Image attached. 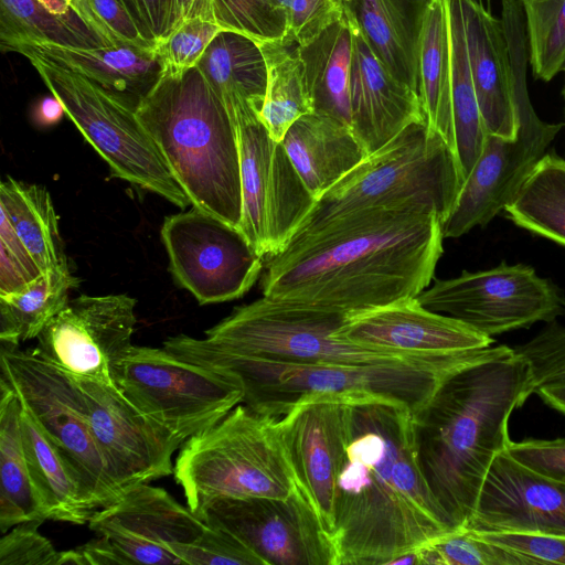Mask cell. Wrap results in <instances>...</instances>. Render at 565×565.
I'll return each mask as SVG.
<instances>
[{"label":"cell","instance_id":"30","mask_svg":"<svg viewBox=\"0 0 565 565\" xmlns=\"http://www.w3.org/2000/svg\"><path fill=\"white\" fill-rule=\"evenodd\" d=\"M313 111L333 117L351 128L350 75L352 63L351 12L307 45L299 46Z\"/></svg>","mask_w":565,"mask_h":565},{"label":"cell","instance_id":"31","mask_svg":"<svg viewBox=\"0 0 565 565\" xmlns=\"http://www.w3.org/2000/svg\"><path fill=\"white\" fill-rule=\"evenodd\" d=\"M417 67L418 93L426 122L455 151L450 34L446 0H427L425 4L418 39Z\"/></svg>","mask_w":565,"mask_h":565},{"label":"cell","instance_id":"52","mask_svg":"<svg viewBox=\"0 0 565 565\" xmlns=\"http://www.w3.org/2000/svg\"><path fill=\"white\" fill-rule=\"evenodd\" d=\"M63 564L108 565L126 564V562L111 543L99 535L74 550L62 551L58 565Z\"/></svg>","mask_w":565,"mask_h":565},{"label":"cell","instance_id":"38","mask_svg":"<svg viewBox=\"0 0 565 565\" xmlns=\"http://www.w3.org/2000/svg\"><path fill=\"white\" fill-rule=\"evenodd\" d=\"M72 47L106 46L53 15L39 0H0V45L3 52H18L32 45Z\"/></svg>","mask_w":565,"mask_h":565},{"label":"cell","instance_id":"17","mask_svg":"<svg viewBox=\"0 0 565 565\" xmlns=\"http://www.w3.org/2000/svg\"><path fill=\"white\" fill-rule=\"evenodd\" d=\"M515 138L487 135L482 151L443 222L444 238H457L488 225L503 212L561 131L542 120L531 102L516 105Z\"/></svg>","mask_w":565,"mask_h":565},{"label":"cell","instance_id":"32","mask_svg":"<svg viewBox=\"0 0 565 565\" xmlns=\"http://www.w3.org/2000/svg\"><path fill=\"white\" fill-rule=\"evenodd\" d=\"M22 405L0 379V530L29 521L45 522L30 476L21 431Z\"/></svg>","mask_w":565,"mask_h":565},{"label":"cell","instance_id":"16","mask_svg":"<svg viewBox=\"0 0 565 565\" xmlns=\"http://www.w3.org/2000/svg\"><path fill=\"white\" fill-rule=\"evenodd\" d=\"M200 519L236 535L266 565H337L332 540L300 488L286 499H218Z\"/></svg>","mask_w":565,"mask_h":565},{"label":"cell","instance_id":"37","mask_svg":"<svg viewBox=\"0 0 565 565\" xmlns=\"http://www.w3.org/2000/svg\"><path fill=\"white\" fill-rule=\"evenodd\" d=\"M78 285L68 264L42 274L25 289L0 296L1 343L19 347L38 338L44 327L66 306L68 292Z\"/></svg>","mask_w":565,"mask_h":565},{"label":"cell","instance_id":"44","mask_svg":"<svg viewBox=\"0 0 565 565\" xmlns=\"http://www.w3.org/2000/svg\"><path fill=\"white\" fill-rule=\"evenodd\" d=\"M513 349L530 365L533 394L539 385L565 377V326L547 323L531 340Z\"/></svg>","mask_w":565,"mask_h":565},{"label":"cell","instance_id":"45","mask_svg":"<svg viewBox=\"0 0 565 565\" xmlns=\"http://www.w3.org/2000/svg\"><path fill=\"white\" fill-rule=\"evenodd\" d=\"M42 271L21 241L11 222L1 212L0 221V296L25 289Z\"/></svg>","mask_w":565,"mask_h":565},{"label":"cell","instance_id":"15","mask_svg":"<svg viewBox=\"0 0 565 565\" xmlns=\"http://www.w3.org/2000/svg\"><path fill=\"white\" fill-rule=\"evenodd\" d=\"M70 376L109 477L122 492L173 473L172 456L183 444L175 434L140 411L115 384Z\"/></svg>","mask_w":565,"mask_h":565},{"label":"cell","instance_id":"39","mask_svg":"<svg viewBox=\"0 0 565 565\" xmlns=\"http://www.w3.org/2000/svg\"><path fill=\"white\" fill-rule=\"evenodd\" d=\"M533 75L550 82L565 70V0H518Z\"/></svg>","mask_w":565,"mask_h":565},{"label":"cell","instance_id":"46","mask_svg":"<svg viewBox=\"0 0 565 565\" xmlns=\"http://www.w3.org/2000/svg\"><path fill=\"white\" fill-rule=\"evenodd\" d=\"M81 14L108 44L156 47L142 36L120 0H82Z\"/></svg>","mask_w":565,"mask_h":565},{"label":"cell","instance_id":"23","mask_svg":"<svg viewBox=\"0 0 565 565\" xmlns=\"http://www.w3.org/2000/svg\"><path fill=\"white\" fill-rule=\"evenodd\" d=\"M350 12L351 130L366 154H370L407 126L424 122L426 118L418 92L398 81L386 68L367 42L351 9Z\"/></svg>","mask_w":565,"mask_h":565},{"label":"cell","instance_id":"34","mask_svg":"<svg viewBox=\"0 0 565 565\" xmlns=\"http://www.w3.org/2000/svg\"><path fill=\"white\" fill-rule=\"evenodd\" d=\"M0 209L42 274L67 264L57 216L51 195L44 186L8 177L0 184Z\"/></svg>","mask_w":565,"mask_h":565},{"label":"cell","instance_id":"19","mask_svg":"<svg viewBox=\"0 0 565 565\" xmlns=\"http://www.w3.org/2000/svg\"><path fill=\"white\" fill-rule=\"evenodd\" d=\"M89 529L106 537L126 564H184L171 545L194 542L207 524L162 488L140 483L97 510Z\"/></svg>","mask_w":565,"mask_h":565},{"label":"cell","instance_id":"12","mask_svg":"<svg viewBox=\"0 0 565 565\" xmlns=\"http://www.w3.org/2000/svg\"><path fill=\"white\" fill-rule=\"evenodd\" d=\"M416 298L425 308L490 338L565 316L562 289L524 264L502 262L489 269L463 270L436 279Z\"/></svg>","mask_w":565,"mask_h":565},{"label":"cell","instance_id":"58","mask_svg":"<svg viewBox=\"0 0 565 565\" xmlns=\"http://www.w3.org/2000/svg\"><path fill=\"white\" fill-rule=\"evenodd\" d=\"M564 97H565V87H564Z\"/></svg>","mask_w":565,"mask_h":565},{"label":"cell","instance_id":"47","mask_svg":"<svg viewBox=\"0 0 565 565\" xmlns=\"http://www.w3.org/2000/svg\"><path fill=\"white\" fill-rule=\"evenodd\" d=\"M42 521L14 525L0 540V565H58L61 552L39 531Z\"/></svg>","mask_w":565,"mask_h":565},{"label":"cell","instance_id":"3","mask_svg":"<svg viewBox=\"0 0 565 565\" xmlns=\"http://www.w3.org/2000/svg\"><path fill=\"white\" fill-rule=\"evenodd\" d=\"M532 394L530 365L509 348L450 374L413 414L419 467L452 531L472 515L494 458L511 441L509 419Z\"/></svg>","mask_w":565,"mask_h":565},{"label":"cell","instance_id":"6","mask_svg":"<svg viewBox=\"0 0 565 565\" xmlns=\"http://www.w3.org/2000/svg\"><path fill=\"white\" fill-rule=\"evenodd\" d=\"M463 181L457 156L446 140L426 121L414 122L316 200L292 237L379 210H427L444 222Z\"/></svg>","mask_w":565,"mask_h":565},{"label":"cell","instance_id":"36","mask_svg":"<svg viewBox=\"0 0 565 565\" xmlns=\"http://www.w3.org/2000/svg\"><path fill=\"white\" fill-rule=\"evenodd\" d=\"M503 212L518 227L565 247V159L546 153Z\"/></svg>","mask_w":565,"mask_h":565},{"label":"cell","instance_id":"55","mask_svg":"<svg viewBox=\"0 0 565 565\" xmlns=\"http://www.w3.org/2000/svg\"><path fill=\"white\" fill-rule=\"evenodd\" d=\"M178 23L191 17L214 18L212 0H178Z\"/></svg>","mask_w":565,"mask_h":565},{"label":"cell","instance_id":"21","mask_svg":"<svg viewBox=\"0 0 565 565\" xmlns=\"http://www.w3.org/2000/svg\"><path fill=\"white\" fill-rule=\"evenodd\" d=\"M344 399H311L278 419L297 483L330 537L334 525L335 482L343 455Z\"/></svg>","mask_w":565,"mask_h":565},{"label":"cell","instance_id":"57","mask_svg":"<svg viewBox=\"0 0 565 565\" xmlns=\"http://www.w3.org/2000/svg\"><path fill=\"white\" fill-rule=\"evenodd\" d=\"M343 2H351V1H354V0H341Z\"/></svg>","mask_w":565,"mask_h":565},{"label":"cell","instance_id":"48","mask_svg":"<svg viewBox=\"0 0 565 565\" xmlns=\"http://www.w3.org/2000/svg\"><path fill=\"white\" fill-rule=\"evenodd\" d=\"M343 9L341 0H291L285 38L307 45L337 22Z\"/></svg>","mask_w":565,"mask_h":565},{"label":"cell","instance_id":"54","mask_svg":"<svg viewBox=\"0 0 565 565\" xmlns=\"http://www.w3.org/2000/svg\"><path fill=\"white\" fill-rule=\"evenodd\" d=\"M35 120L44 126L56 124L65 114L64 106L54 95L42 98L35 107Z\"/></svg>","mask_w":565,"mask_h":565},{"label":"cell","instance_id":"42","mask_svg":"<svg viewBox=\"0 0 565 565\" xmlns=\"http://www.w3.org/2000/svg\"><path fill=\"white\" fill-rule=\"evenodd\" d=\"M225 31L215 19L191 17L180 21L154 51L163 66L162 75H181L198 65L212 40Z\"/></svg>","mask_w":565,"mask_h":565},{"label":"cell","instance_id":"33","mask_svg":"<svg viewBox=\"0 0 565 565\" xmlns=\"http://www.w3.org/2000/svg\"><path fill=\"white\" fill-rule=\"evenodd\" d=\"M257 43L267 71L266 94L259 120L274 140L281 141L294 122L313 113L299 44L285 36Z\"/></svg>","mask_w":565,"mask_h":565},{"label":"cell","instance_id":"35","mask_svg":"<svg viewBox=\"0 0 565 565\" xmlns=\"http://www.w3.org/2000/svg\"><path fill=\"white\" fill-rule=\"evenodd\" d=\"M450 34V94L455 151L463 175L469 174L487 138L467 54L461 0H446Z\"/></svg>","mask_w":565,"mask_h":565},{"label":"cell","instance_id":"25","mask_svg":"<svg viewBox=\"0 0 565 565\" xmlns=\"http://www.w3.org/2000/svg\"><path fill=\"white\" fill-rule=\"evenodd\" d=\"M281 142L315 200L367 156L348 125L316 111L294 122Z\"/></svg>","mask_w":565,"mask_h":565},{"label":"cell","instance_id":"50","mask_svg":"<svg viewBox=\"0 0 565 565\" xmlns=\"http://www.w3.org/2000/svg\"><path fill=\"white\" fill-rule=\"evenodd\" d=\"M508 454L519 463L545 477L565 481V439L510 441Z\"/></svg>","mask_w":565,"mask_h":565},{"label":"cell","instance_id":"9","mask_svg":"<svg viewBox=\"0 0 565 565\" xmlns=\"http://www.w3.org/2000/svg\"><path fill=\"white\" fill-rule=\"evenodd\" d=\"M348 316L262 297L205 331L221 348L271 362L356 364L416 354L361 345L337 335Z\"/></svg>","mask_w":565,"mask_h":565},{"label":"cell","instance_id":"40","mask_svg":"<svg viewBox=\"0 0 565 565\" xmlns=\"http://www.w3.org/2000/svg\"><path fill=\"white\" fill-rule=\"evenodd\" d=\"M418 565H532L524 556L460 527L416 548Z\"/></svg>","mask_w":565,"mask_h":565},{"label":"cell","instance_id":"56","mask_svg":"<svg viewBox=\"0 0 565 565\" xmlns=\"http://www.w3.org/2000/svg\"><path fill=\"white\" fill-rule=\"evenodd\" d=\"M66 1L81 14V1L82 0H66Z\"/></svg>","mask_w":565,"mask_h":565},{"label":"cell","instance_id":"18","mask_svg":"<svg viewBox=\"0 0 565 565\" xmlns=\"http://www.w3.org/2000/svg\"><path fill=\"white\" fill-rule=\"evenodd\" d=\"M136 299L82 295L44 327L33 351L65 373L115 384L113 367L131 348Z\"/></svg>","mask_w":565,"mask_h":565},{"label":"cell","instance_id":"43","mask_svg":"<svg viewBox=\"0 0 565 565\" xmlns=\"http://www.w3.org/2000/svg\"><path fill=\"white\" fill-rule=\"evenodd\" d=\"M171 550L186 565H266L236 535L211 525L194 542L177 543Z\"/></svg>","mask_w":565,"mask_h":565},{"label":"cell","instance_id":"5","mask_svg":"<svg viewBox=\"0 0 565 565\" xmlns=\"http://www.w3.org/2000/svg\"><path fill=\"white\" fill-rule=\"evenodd\" d=\"M191 204L239 227L237 130L198 66L162 75L136 110Z\"/></svg>","mask_w":565,"mask_h":565},{"label":"cell","instance_id":"49","mask_svg":"<svg viewBox=\"0 0 565 565\" xmlns=\"http://www.w3.org/2000/svg\"><path fill=\"white\" fill-rule=\"evenodd\" d=\"M478 534L489 542L526 557L532 565H565V536L520 532Z\"/></svg>","mask_w":565,"mask_h":565},{"label":"cell","instance_id":"41","mask_svg":"<svg viewBox=\"0 0 565 565\" xmlns=\"http://www.w3.org/2000/svg\"><path fill=\"white\" fill-rule=\"evenodd\" d=\"M291 0H212L216 22L256 42L284 38Z\"/></svg>","mask_w":565,"mask_h":565},{"label":"cell","instance_id":"14","mask_svg":"<svg viewBox=\"0 0 565 565\" xmlns=\"http://www.w3.org/2000/svg\"><path fill=\"white\" fill-rule=\"evenodd\" d=\"M161 239L173 277L201 305L241 298L264 269L239 228L194 206L166 217Z\"/></svg>","mask_w":565,"mask_h":565},{"label":"cell","instance_id":"7","mask_svg":"<svg viewBox=\"0 0 565 565\" xmlns=\"http://www.w3.org/2000/svg\"><path fill=\"white\" fill-rule=\"evenodd\" d=\"M278 419L241 403L182 444L174 479L198 518L218 499H286L299 488Z\"/></svg>","mask_w":565,"mask_h":565},{"label":"cell","instance_id":"4","mask_svg":"<svg viewBox=\"0 0 565 565\" xmlns=\"http://www.w3.org/2000/svg\"><path fill=\"white\" fill-rule=\"evenodd\" d=\"M163 345L182 360L233 380L243 391V404L274 418L284 417L301 403L324 397L384 399L415 414L450 374L510 348L490 345L373 363L297 364L235 353L206 338L185 334L170 337Z\"/></svg>","mask_w":565,"mask_h":565},{"label":"cell","instance_id":"20","mask_svg":"<svg viewBox=\"0 0 565 565\" xmlns=\"http://www.w3.org/2000/svg\"><path fill=\"white\" fill-rule=\"evenodd\" d=\"M463 527L565 536V481L532 471L505 449L494 458Z\"/></svg>","mask_w":565,"mask_h":565},{"label":"cell","instance_id":"8","mask_svg":"<svg viewBox=\"0 0 565 565\" xmlns=\"http://www.w3.org/2000/svg\"><path fill=\"white\" fill-rule=\"evenodd\" d=\"M66 116L117 178L184 209L191 204L135 109L61 62L21 49Z\"/></svg>","mask_w":565,"mask_h":565},{"label":"cell","instance_id":"24","mask_svg":"<svg viewBox=\"0 0 565 565\" xmlns=\"http://www.w3.org/2000/svg\"><path fill=\"white\" fill-rule=\"evenodd\" d=\"M470 73L487 135L515 138L519 118L501 19L480 0H461Z\"/></svg>","mask_w":565,"mask_h":565},{"label":"cell","instance_id":"22","mask_svg":"<svg viewBox=\"0 0 565 565\" xmlns=\"http://www.w3.org/2000/svg\"><path fill=\"white\" fill-rule=\"evenodd\" d=\"M337 335L371 348L403 354H439L492 345L487 337L408 298L348 316Z\"/></svg>","mask_w":565,"mask_h":565},{"label":"cell","instance_id":"2","mask_svg":"<svg viewBox=\"0 0 565 565\" xmlns=\"http://www.w3.org/2000/svg\"><path fill=\"white\" fill-rule=\"evenodd\" d=\"M331 540L337 565H391L452 531L417 459L413 413L347 398Z\"/></svg>","mask_w":565,"mask_h":565},{"label":"cell","instance_id":"10","mask_svg":"<svg viewBox=\"0 0 565 565\" xmlns=\"http://www.w3.org/2000/svg\"><path fill=\"white\" fill-rule=\"evenodd\" d=\"M113 381L140 411L183 443L243 401L236 382L166 348L132 344L114 365Z\"/></svg>","mask_w":565,"mask_h":565},{"label":"cell","instance_id":"27","mask_svg":"<svg viewBox=\"0 0 565 565\" xmlns=\"http://www.w3.org/2000/svg\"><path fill=\"white\" fill-rule=\"evenodd\" d=\"M196 66L225 104L234 122L237 115L259 117L267 71L256 41L234 31H222L209 44Z\"/></svg>","mask_w":565,"mask_h":565},{"label":"cell","instance_id":"11","mask_svg":"<svg viewBox=\"0 0 565 565\" xmlns=\"http://www.w3.org/2000/svg\"><path fill=\"white\" fill-rule=\"evenodd\" d=\"M0 359V379L17 393L62 454L95 508L117 502L122 491L109 477L72 377L33 349L1 343Z\"/></svg>","mask_w":565,"mask_h":565},{"label":"cell","instance_id":"51","mask_svg":"<svg viewBox=\"0 0 565 565\" xmlns=\"http://www.w3.org/2000/svg\"><path fill=\"white\" fill-rule=\"evenodd\" d=\"M142 36L154 46L179 20L178 0H120Z\"/></svg>","mask_w":565,"mask_h":565},{"label":"cell","instance_id":"53","mask_svg":"<svg viewBox=\"0 0 565 565\" xmlns=\"http://www.w3.org/2000/svg\"><path fill=\"white\" fill-rule=\"evenodd\" d=\"M547 406L565 416V377L556 379L539 385L534 390Z\"/></svg>","mask_w":565,"mask_h":565},{"label":"cell","instance_id":"29","mask_svg":"<svg viewBox=\"0 0 565 565\" xmlns=\"http://www.w3.org/2000/svg\"><path fill=\"white\" fill-rule=\"evenodd\" d=\"M426 2L427 0L347 2L371 47L386 68L398 81L417 92L418 39Z\"/></svg>","mask_w":565,"mask_h":565},{"label":"cell","instance_id":"28","mask_svg":"<svg viewBox=\"0 0 565 565\" xmlns=\"http://www.w3.org/2000/svg\"><path fill=\"white\" fill-rule=\"evenodd\" d=\"M21 431L30 476L46 520L88 523L97 509L62 454L23 405Z\"/></svg>","mask_w":565,"mask_h":565},{"label":"cell","instance_id":"26","mask_svg":"<svg viewBox=\"0 0 565 565\" xmlns=\"http://www.w3.org/2000/svg\"><path fill=\"white\" fill-rule=\"evenodd\" d=\"M21 49L63 63L135 110L163 74L161 60L154 49L125 43L99 47L43 44Z\"/></svg>","mask_w":565,"mask_h":565},{"label":"cell","instance_id":"1","mask_svg":"<svg viewBox=\"0 0 565 565\" xmlns=\"http://www.w3.org/2000/svg\"><path fill=\"white\" fill-rule=\"evenodd\" d=\"M443 239L441 218L427 210L344 217L267 257L263 296L345 316L416 298L434 278Z\"/></svg>","mask_w":565,"mask_h":565},{"label":"cell","instance_id":"13","mask_svg":"<svg viewBox=\"0 0 565 565\" xmlns=\"http://www.w3.org/2000/svg\"><path fill=\"white\" fill-rule=\"evenodd\" d=\"M235 126L242 186L238 228L266 259L284 249L316 200L282 142L269 136L257 115L236 116Z\"/></svg>","mask_w":565,"mask_h":565}]
</instances>
